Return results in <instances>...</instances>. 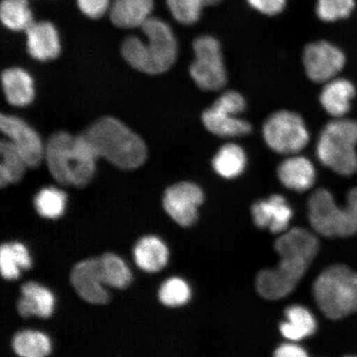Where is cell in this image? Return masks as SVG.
<instances>
[{"label":"cell","instance_id":"cell-7","mask_svg":"<svg viewBox=\"0 0 357 357\" xmlns=\"http://www.w3.org/2000/svg\"><path fill=\"white\" fill-rule=\"evenodd\" d=\"M263 136L271 149L284 155L300 153L309 144L310 137L301 116L287 110L275 112L267 119Z\"/></svg>","mask_w":357,"mask_h":357},{"label":"cell","instance_id":"cell-37","mask_svg":"<svg viewBox=\"0 0 357 357\" xmlns=\"http://www.w3.org/2000/svg\"><path fill=\"white\" fill-rule=\"evenodd\" d=\"M345 357H357V356H345Z\"/></svg>","mask_w":357,"mask_h":357},{"label":"cell","instance_id":"cell-19","mask_svg":"<svg viewBox=\"0 0 357 357\" xmlns=\"http://www.w3.org/2000/svg\"><path fill=\"white\" fill-rule=\"evenodd\" d=\"M356 89L347 79L334 78L325 83L320 95L321 105L335 119L342 118L351 109Z\"/></svg>","mask_w":357,"mask_h":357},{"label":"cell","instance_id":"cell-35","mask_svg":"<svg viewBox=\"0 0 357 357\" xmlns=\"http://www.w3.org/2000/svg\"><path fill=\"white\" fill-rule=\"evenodd\" d=\"M249 6L263 15L273 16L284 10L287 0H247Z\"/></svg>","mask_w":357,"mask_h":357},{"label":"cell","instance_id":"cell-32","mask_svg":"<svg viewBox=\"0 0 357 357\" xmlns=\"http://www.w3.org/2000/svg\"><path fill=\"white\" fill-rule=\"evenodd\" d=\"M159 300L171 307L186 305L191 298V289L185 280L172 278L162 284L158 293Z\"/></svg>","mask_w":357,"mask_h":357},{"label":"cell","instance_id":"cell-20","mask_svg":"<svg viewBox=\"0 0 357 357\" xmlns=\"http://www.w3.org/2000/svg\"><path fill=\"white\" fill-rule=\"evenodd\" d=\"M153 6V0H114L110 19L119 28H137L149 19Z\"/></svg>","mask_w":357,"mask_h":357},{"label":"cell","instance_id":"cell-1","mask_svg":"<svg viewBox=\"0 0 357 357\" xmlns=\"http://www.w3.org/2000/svg\"><path fill=\"white\" fill-rule=\"evenodd\" d=\"M274 247L280 257L278 266L261 271L256 280L258 294L269 301L294 291L318 254L319 242L310 231L294 227L281 234Z\"/></svg>","mask_w":357,"mask_h":357},{"label":"cell","instance_id":"cell-15","mask_svg":"<svg viewBox=\"0 0 357 357\" xmlns=\"http://www.w3.org/2000/svg\"><path fill=\"white\" fill-rule=\"evenodd\" d=\"M252 215L258 227L269 229L272 234H280L288 230L293 211L282 195H274L254 204Z\"/></svg>","mask_w":357,"mask_h":357},{"label":"cell","instance_id":"cell-10","mask_svg":"<svg viewBox=\"0 0 357 357\" xmlns=\"http://www.w3.org/2000/svg\"><path fill=\"white\" fill-rule=\"evenodd\" d=\"M141 28L147 38V43H144V73H165L171 68L177 58L175 35L167 22L151 16Z\"/></svg>","mask_w":357,"mask_h":357},{"label":"cell","instance_id":"cell-4","mask_svg":"<svg viewBox=\"0 0 357 357\" xmlns=\"http://www.w3.org/2000/svg\"><path fill=\"white\" fill-rule=\"evenodd\" d=\"M312 294L320 310L330 319L357 314V272L346 265L329 266L316 278Z\"/></svg>","mask_w":357,"mask_h":357},{"label":"cell","instance_id":"cell-5","mask_svg":"<svg viewBox=\"0 0 357 357\" xmlns=\"http://www.w3.org/2000/svg\"><path fill=\"white\" fill-rule=\"evenodd\" d=\"M310 225L325 238H348L357 234V187L348 192L347 204L341 208L328 190L319 189L307 203Z\"/></svg>","mask_w":357,"mask_h":357},{"label":"cell","instance_id":"cell-23","mask_svg":"<svg viewBox=\"0 0 357 357\" xmlns=\"http://www.w3.org/2000/svg\"><path fill=\"white\" fill-rule=\"evenodd\" d=\"M287 321L280 326L281 334L290 342H298L316 332L314 314L301 305H291L285 310Z\"/></svg>","mask_w":357,"mask_h":357},{"label":"cell","instance_id":"cell-14","mask_svg":"<svg viewBox=\"0 0 357 357\" xmlns=\"http://www.w3.org/2000/svg\"><path fill=\"white\" fill-rule=\"evenodd\" d=\"M70 282L84 301L93 305H105L110 298L104 287L99 258L77 263L70 273Z\"/></svg>","mask_w":357,"mask_h":357},{"label":"cell","instance_id":"cell-17","mask_svg":"<svg viewBox=\"0 0 357 357\" xmlns=\"http://www.w3.org/2000/svg\"><path fill=\"white\" fill-rule=\"evenodd\" d=\"M278 177L283 185L296 192L312 188L316 180V171L309 159L293 155L284 160L278 167Z\"/></svg>","mask_w":357,"mask_h":357},{"label":"cell","instance_id":"cell-6","mask_svg":"<svg viewBox=\"0 0 357 357\" xmlns=\"http://www.w3.org/2000/svg\"><path fill=\"white\" fill-rule=\"evenodd\" d=\"M357 121L335 119L325 125L317 142L316 153L326 167L343 176L357 172Z\"/></svg>","mask_w":357,"mask_h":357},{"label":"cell","instance_id":"cell-8","mask_svg":"<svg viewBox=\"0 0 357 357\" xmlns=\"http://www.w3.org/2000/svg\"><path fill=\"white\" fill-rule=\"evenodd\" d=\"M245 109V101L236 91H227L213 102L202 115L204 127L221 137H238L248 135L252 125L238 115Z\"/></svg>","mask_w":357,"mask_h":357},{"label":"cell","instance_id":"cell-28","mask_svg":"<svg viewBox=\"0 0 357 357\" xmlns=\"http://www.w3.org/2000/svg\"><path fill=\"white\" fill-rule=\"evenodd\" d=\"M99 259L105 284L116 289H124L131 284V271L121 257L114 253H105Z\"/></svg>","mask_w":357,"mask_h":357},{"label":"cell","instance_id":"cell-34","mask_svg":"<svg viewBox=\"0 0 357 357\" xmlns=\"http://www.w3.org/2000/svg\"><path fill=\"white\" fill-rule=\"evenodd\" d=\"M109 0H77L78 7L84 15L99 19L109 8Z\"/></svg>","mask_w":357,"mask_h":357},{"label":"cell","instance_id":"cell-13","mask_svg":"<svg viewBox=\"0 0 357 357\" xmlns=\"http://www.w3.org/2000/svg\"><path fill=\"white\" fill-rule=\"evenodd\" d=\"M0 128L24 156L29 167L39 166L45 155V147L41 138L32 127L15 116L2 114Z\"/></svg>","mask_w":357,"mask_h":357},{"label":"cell","instance_id":"cell-12","mask_svg":"<svg viewBox=\"0 0 357 357\" xmlns=\"http://www.w3.org/2000/svg\"><path fill=\"white\" fill-rule=\"evenodd\" d=\"M204 195L200 187L191 182H181L165 192L163 206L174 221L182 227H190L198 220L199 208Z\"/></svg>","mask_w":357,"mask_h":357},{"label":"cell","instance_id":"cell-25","mask_svg":"<svg viewBox=\"0 0 357 357\" xmlns=\"http://www.w3.org/2000/svg\"><path fill=\"white\" fill-rule=\"evenodd\" d=\"M212 165L218 176L231 180L244 172L247 167V155L239 145L227 144L218 150Z\"/></svg>","mask_w":357,"mask_h":357},{"label":"cell","instance_id":"cell-18","mask_svg":"<svg viewBox=\"0 0 357 357\" xmlns=\"http://www.w3.org/2000/svg\"><path fill=\"white\" fill-rule=\"evenodd\" d=\"M22 296L17 303V309L24 318L38 316L47 319L52 314L55 297L51 290L36 282H29L21 288Z\"/></svg>","mask_w":357,"mask_h":357},{"label":"cell","instance_id":"cell-21","mask_svg":"<svg viewBox=\"0 0 357 357\" xmlns=\"http://www.w3.org/2000/svg\"><path fill=\"white\" fill-rule=\"evenodd\" d=\"M2 86L7 100L13 106H26L34 99L33 80L24 70L10 68L3 71Z\"/></svg>","mask_w":357,"mask_h":357},{"label":"cell","instance_id":"cell-11","mask_svg":"<svg viewBox=\"0 0 357 357\" xmlns=\"http://www.w3.org/2000/svg\"><path fill=\"white\" fill-rule=\"evenodd\" d=\"M303 62L307 77L316 83H327L343 69L346 57L335 45L320 41L306 46Z\"/></svg>","mask_w":357,"mask_h":357},{"label":"cell","instance_id":"cell-30","mask_svg":"<svg viewBox=\"0 0 357 357\" xmlns=\"http://www.w3.org/2000/svg\"><path fill=\"white\" fill-rule=\"evenodd\" d=\"M67 196L64 191L47 187L38 192L34 199L36 211L43 218L56 220L64 213Z\"/></svg>","mask_w":357,"mask_h":357},{"label":"cell","instance_id":"cell-3","mask_svg":"<svg viewBox=\"0 0 357 357\" xmlns=\"http://www.w3.org/2000/svg\"><path fill=\"white\" fill-rule=\"evenodd\" d=\"M99 158L121 169L139 167L146 159L144 142L126 125L113 117L93 123L82 133Z\"/></svg>","mask_w":357,"mask_h":357},{"label":"cell","instance_id":"cell-29","mask_svg":"<svg viewBox=\"0 0 357 357\" xmlns=\"http://www.w3.org/2000/svg\"><path fill=\"white\" fill-rule=\"evenodd\" d=\"M0 19L7 29L26 31L33 24L28 0H2Z\"/></svg>","mask_w":357,"mask_h":357},{"label":"cell","instance_id":"cell-36","mask_svg":"<svg viewBox=\"0 0 357 357\" xmlns=\"http://www.w3.org/2000/svg\"><path fill=\"white\" fill-rule=\"evenodd\" d=\"M273 357H310L303 347L296 343H284L275 350Z\"/></svg>","mask_w":357,"mask_h":357},{"label":"cell","instance_id":"cell-9","mask_svg":"<svg viewBox=\"0 0 357 357\" xmlns=\"http://www.w3.org/2000/svg\"><path fill=\"white\" fill-rule=\"evenodd\" d=\"M195 58L190 67L192 79L205 91H220L227 83L220 42L209 35L200 36L193 44Z\"/></svg>","mask_w":357,"mask_h":357},{"label":"cell","instance_id":"cell-27","mask_svg":"<svg viewBox=\"0 0 357 357\" xmlns=\"http://www.w3.org/2000/svg\"><path fill=\"white\" fill-rule=\"evenodd\" d=\"M13 348L20 357H47L52 351V342L47 335L35 330H24L13 339Z\"/></svg>","mask_w":357,"mask_h":357},{"label":"cell","instance_id":"cell-16","mask_svg":"<svg viewBox=\"0 0 357 357\" xmlns=\"http://www.w3.org/2000/svg\"><path fill=\"white\" fill-rule=\"evenodd\" d=\"M25 32L28 39V51L34 59L47 61L54 60L59 56L60 38L54 25L51 22H33Z\"/></svg>","mask_w":357,"mask_h":357},{"label":"cell","instance_id":"cell-31","mask_svg":"<svg viewBox=\"0 0 357 357\" xmlns=\"http://www.w3.org/2000/svg\"><path fill=\"white\" fill-rule=\"evenodd\" d=\"M222 0H167L172 15L182 24L190 25L199 20L203 8L216 6Z\"/></svg>","mask_w":357,"mask_h":357},{"label":"cell","instance_id":"cell-26","mask_svg":"<svg viewBox=\"0 0 357 357\" xmlns=\"http://www.w3.org/2000/svg\"><path fill=\"white\" fill-rule=\"evenodd\" d=\"M0 185L2 187L19 182L29 167L24 156L10 140H2L0 144Z\"/></svg>","mask_w":357,"mask_h":357},{"label":"cell","instance_id":"cell-2","mask_svg":"<svg viewBox=\"0 0 357 357\" xmlns=\"http://www.w3.org/2000/svg\"><path fill=\"white\" fill-rule=\"evenodd\" d=\"M44 158L58 183L82 188L92 180L99 156L82 134L58 132L49 138Z\"/></svg>","mask_w":357,"mask_h":357},{"label":"cell","instance_id":"cell-24","mask_svg":"<svg viewBox=\"0 0 357 357\" xmlns=\"http://www.w3.org/2000/svg\"><path fill=\"white\" fill-rule=\"evenodd\" d=\"M32 259L29 250L20 243H4L0 248V271L4 279L16 280L20 278L21 270L32 267Z\"/></svg>","mask_w":357,"mask_h":357},{"label":"cell","instance_id":"cell-22","mask_svg":"<svg viewBox=\"0 0 357 357\" xmlns=\"http://www.w3.org/2000/svg\"><path fill=\"white\" fill-rule=\"evenodd\" d=\"M134 260L142 271L158 272L167 266L169 250L162 239L155 236H146L136 244L133 251Z\"/></svg>","mask_w":357,"mask_h":357},{"label":"cell","instance_id":"cell-33","mask_svg":"<svg viewBox=\"0 0 357 357\" xmlns=\"http://www.w3.org/2000/svg\"><path fill=\"white\" fill-rule=\"evenodd\" d=\"M355 0H317V15L324 22H334L350 16Z\"/></svg>","mask_w":357,"mask_h":357}]
</instances>
